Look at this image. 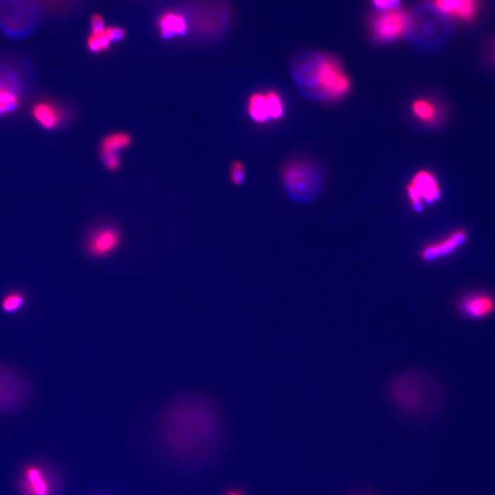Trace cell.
I'll return each instance as SVG.
<instances>
[{
  "label": "cell",
  "instance_id": "277c9868",
  "mask_svg": "<svg viewBox=\"0 0 495 495\" xmlns=\"http://www.w3.org/2000/svg\"><path fill=\"white\" fill-rule=\"evenodd\" d=\"M32 394V384L26 376L0 365V415L20 411L30 402Z\"/></svg>",
  "mask_w": 495,
  "mask_h": 495
},
{
  "label": "cell",
  "instance_id": "6da1fadb",
  "mask_svg": "<svg viewBox=\"0 0 495 495\" xmlns=\"http://www.w3.org/2000/svg\"><path fill=\"white\" fill-rule=\"evenodd\" d=\"M163 436L168 447L180 454L203 447L219 431L218 412L212 402L201 394L182 396L170 405L163 418Z\"/></svg>",
  "mask_w": 495,
  "mask_h": 495
},
{
  "label": "cell",
  "instance_id": "44dd1931",
  "mask_svg": "<svg viewBox=\"0 0 495 495\" xmlns=\"http://www.w3.org/2000/svg\"><path fill=\"white\" fill-rule=\"evenodd\" d=\"M104 166L109 171H117L121 167V159L118 154H100Z\"/></svg>",
  "mask_w": 495,
  "mask_h": 495
},
{
  "label": "cell",
  "instance_id": "5bb4252c",
  "mask_svg": "<svg viewBox=\"0 0 495 495\" xmlns=\"http://www.w3.org/2000/svg\"><path fill=\"white\" fill-rule=\"evenodd\" d=\"M411 111L418 121L427 126H439L444 121V109L435 99L427 97L415 99L412 102Z\"/></svg>",
  "mask_w": 495,
  "mask_h": 495
},
{
  "label": "cell",
  "instance_id": "5b68a950",
  "mask_svg": "<svg viewBox=\"0 0 495 495\" xmlns=\"http://www.w3.org/2000/svg\"><path fill=\"white\" fill-rule=\"evenodd\" d=\"M18 490L21 495H58L59 478L44 463H29L23 468L18 477Z\"/></svg>",
  "mask_w": 495,
  "mask_h": 495
},
{
  "label": "cell",
  "instance_id": "8fae6325",
  "mask_svg": "<svg viewBox=\"0 0 495 495\" xmlns=\"http://www.w3.org/2000/svg\"><path fill=\"white\" fill-rule=\"evenodd\" d=\"M468 240V233L464 229H457L444 240L427 244L420 250V256L424 262L436 261L443 257L448 256L456 252L458 248L463 246Z\"/></svg>",
  "mask_w": 495,
  "mask_h": 495
},
{
  "label": "cell",
  "instance_id": "7c38bea8",
  "mask_svg": "<svg viewBox=\"0 0 495 495\" xmlns=\"http://www.w3.org/2000/svg\"><path fill=\"white\" fill-rule=\"evenodd\" d=\"M121 241V234L112 226H104L92 232L87 238L88 253L94 257H105L114 252Z\"/></svg>",
  "mask_w": 495,
  "mask_h": 495
},
{
  "label": "cell",
  "instance_id": "7402d4cb",
  "mask_svg": "<svg viewBox=\"0 0 495 495\" xmlns=\"http://www.w3.org/2000/svg\"><path fill=\"white\" fill-rule=\"evenodd\" d=\"M106 29L103 17L99 14H94L91 18L92 35H100V33L105 32Z\"/></svg>",
  "mask_w": 495,
  "mask_h": 495
},
{
  "label": "cell",
  "instance_id": "e0dca14e",
  "mask_svg": "<svg viewBox=\"0 0 495 495\" xmlns=\"http://www.w3.org/2000/svg\"><path fill=\"white\" fill-rule=\"evenodd\" d=\"M133 142V138L126 133H115L106 136L101 142L100 154H118Z\"/></svg>",
  "mask_w": 495,
  "mask_h": 495
},
{
  "label": "cell",
  "instance_id": "ba28073f",
  "mask_svg": "<svg viewBox=\"0 0 495 495\" xmlns=\"http://www.w3.org/2000/svg\"><path fill=\"white\" fill-rule=\"evenodd\" d=\"M409 17L400 8L384 11L374 18L372 32L376 39L391 42L400 38L408 29Z\"/></svg>",
  "mask_w": 495,
  "mask_h": 495
},
{
  "label": "cell",
  "instance_id": "ac0fdd59",
  "mask_svg": "<svg viewBox=\"0 0 495 495\" xmlns=\"http://www.w3.org/2000/svg\"><path fill=\"white\" fill-rule=\"evenodd\" d=\"M112 42L110 41L106 30L100 33V35H92L91 33L87 39V47L94 54H99L101 51L108 50Z\"/></svg>",
  "mask_w": 495,
  "mask_h": 495
},
{
  "label": "cell",
  "instance_id": "30bf717a",
  "mask_svg": "<svg viewBox=\"0 0 495 495\" xmlns=\"http://www.w3.org/2000/svg\"><path fill=\"white\" fill-rule=\"evenodd\" d=\"M458 307L468 319H482L495 311V298L488 293H472L460 299Z\"/></svg>",
  "mask_w": 495,
  "mask_h": 495
},
{
  "label": "cell",
  "instance_id": "d4e9b609",
  "mask_svg": "<svg viewBox=\"0 0 495 495\" xmlns=\"http://www.w3.org/2000/svg\"><path fill=\"white\" fill-rule=\"evenodd\" d=\"M485 54L489 61L495 66V37L486 45Z\"/></svg>",
  "mask_w": 495,
  "mask_h": 495
},
{
  "label": "cell",
  "instance_id": "8992f818",
  "mask_svg": "<svg viewBox=\"0 0 495 495\" xmlns=\"http://www.w3.org/2000/svg\"><path fill=\"white\" fill-rule=\"evenodd\" d=\"M406 191L412 209L417 213L423 211V202L432 204L441 197L438 180L432 173L427 170H422L415 173L408 183Z\"/></svg>",
  "mask_w": 495,
  "mask_h": 495
},
{
  "label": "cell",
  "instance_id": "9a60e30c",
  "mask_svg": "<svg viewBox=\"0 0 495 495\" xmlns=\"http://www.w3.org/2000/svg\"><path fill=\"white\" fill-rule=\"evenodd\" d=\"M33 117L45 130H54L61 127L66 121V113L56 104L42 101L36 104L32 109Z\"/></svg>",
  "mask_w": 495,
  "mask_h": 495
},
{
  "label": "cell",
  "instance_id": "4fadbf2b",
  "mask_svg": "<svg viewBox=\"0 0 495 495\" xmlns=\"http://www.w3.org/2000/svg\"><path fill=\"white\" fill-rule=\"evenodd\" d=\"M432 3L442 14L464 23H472L479 11V0H432Z\"/></svg>",
  "mask_w": 495,
  "mask_h": 495
},
{
  "label": "cell",
  "instance_id": "d6986e66",
  "mask_svg": "<svg viewBox=\"0 0 495 495\" xmlns=\"http://www.w3.org/2000/svg\"><path fill=\"white\" fill-rule=\"evenodd\" d=\"M25 305V298L20 293L13 292L6 295L1 302L2 310L6 313H15Z\"/></svg>",
  "mask_w": 495,
  "mask_h": 495
},
{
  "label": "cell",
  "instance_id": "cb8c5ba5",
  "mask_svg": "<svg viewBox=\"0 0 495 495\" xmlns=\"http://www.w3.org/2000/svg\"><path fill=\"white\" fill-rule=\"evenodd\" d=\"M400 0H372L375 7L381 9V11L396 8Z\"/></svg>",
  "mask_w": 495,
  "mask_h": 495
},
{
  "label": "cell",
  "instance_id": "9c48e42d",
  "mask_svg": "<svg viewBox=\"0 0 495 495\" xmlns=\"http://www.w3.org/2000/svg\"><path fill=\"white\" fill-rule=\"evenodd\" d=\"M23 90L24 84L20 73L14 70L0 72V116L18 109Z\"/></svg>",
  "mask_w": 495,
  "mask_h": 495
},
{
  "label": "cell",
  "instance_id": "603a6c76",
  "mask_svg": "<svg viewBox=\"0 0 495 495\" xmlns=\"http://www.w3.org/2000/svg\"><path fill=\"white\" fill-rule=\"evenodd\" d=\"M106 32L112 42L122 41L126 36L125 30L119 27L106 28Z\"/></svg>",
  "mask_w": 495,
  "mask_h": 495
},
{
  "label": "cell",
  "instance_id": "2e32d148",
  "mask_svg": "<svg viewBox=\"0 0 495 495\" xmlns=\"http://www.w3.org/2000/svg\"><path fill=\"white\" fill-rule=\"evenodd\" d=\"M158 28L164 39L183 36L188 32V21L183 15L176 12H166L159 18Z\"/></svg>",
  "mask_w": 495,
  "mask_h": 495
},
{
  "label": "cell",
  "instance_id": "ffe728a7",
  "mask_svg": "<svg viewBox=\"0 0 495 495\" xmlns=\"http://www.w3.org/2000/svg\"><path fill=\"white\" fill-rule=\"evenodd\" d=\"M231 180L234 185H240L245 180V168L240 161H234L231 168Z\"/></svg>",
  "mask_w": 495,
  "mask_h": 495
},
{
  "label": "cell",
  "instance_id": "484cf974",
  "mask_svg": "<svg viewBox=\"0 0 495 495\" xmlns=\"http://www.w3.org/2000/svg\"><path fill=\"white\" fill-rule=\"evenodd\" d=\"M225 495H243V494L238 490H232L229 491L228 493L226 494Z\"/></svg>",
  "mask_w": 495,
  "mask_h": 495
},
{
  "label": "cell",
  "instance_id": "52a82bcc",
  "mask_svg": "<svg viewBox=\"0 0 495 495\" xmlns=\"http://www.w3.org/2000/svg\"><path fill=\"white\" fill-rule=\"evenodd\" d=\"M247 109L250 118L259 124L267 123L271 119L279 121L284 115L283 100L274 91L252 94Z\"/></svg>",
  "mask_w": 495,
  "mask_h": 495
},
{
  "label": "cell",
  "instance_id": "7a4b0ae2",
  "mask_svg": "<svg viewBox=\"0 0 495 495\" xmlns=\"http://www.w3.org/2000/svg\"><path fill=\"white\" fill-rule=\"evenodd\" d=\"M293 82L302 96L314 101L343 99L351 82L337 58L307 53L299 55L292 66Z\"/></svg>",
  "mask_w": 495,
  "mask_h": 495
},
{
  "label": "cell",
  "instance_id": "3957f363",
  "mask_svg": "<svg viewBox=\"0 0 495 495\" xmlns=\"http://www.w3.org/2000/svg\"><path fill=\"white\" fill-rule=\"evenodd\" d=\"M284 190L293 201L310 203L319 197L324 177L319 168L305 161H293L283 171Z\"/></svg>",
  "mask_w": 495,
  "mask_h": 495
}]
</instances>
